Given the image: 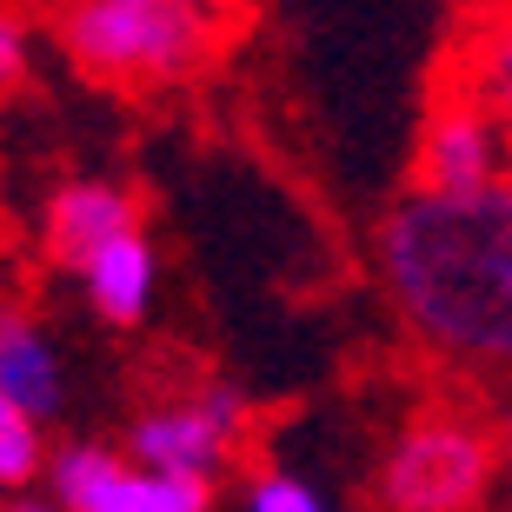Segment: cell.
I'll list each match as a JSON object with an SVG mask.
<instances>
[{
    "mask_svg": "<svg viewBox=\"0 0 512 512\" xmlns=\"http://www.w3.org/2000/svg\"><path fill=\"white\" fill-rule=\"evenodd\" d=\"M0 512H67L54 493H40V486H27V493H7L0 499Z\"/></svg>",
    "mask_w": 512,
    "mask_h": 512,
    "instance_id": "5bb4252c",
    "label": "cell"
},
{
    "mask_svg": "<svg viewBox=\"0 0 512 512\" xmlns=\"http://www.w3.org/2000/svg\"><path fill=\"white\" fill-rule=\"evenodd\" d=\"M47 493L67 512H213V486L153 473V466L127 459L120 446H100V439L60 446L47 466Z\"/></svg>",
    "mask_w": 512,
    "mask_h": 512,
    "instance_id": "5b68a950",
    "label": "cell"
},
{
    "mask_svg": "<svg viewBox=\"0 0 512 512\" xmlns=\"http://www.w3.org/2000/svg\"><path fill=\"white\" fill-rule=\"evenodd\" d=\"M459 100H473L512 147V0L473 34V47L459 54Z\"/></svg>",
    "mask_w": 512,
    "mask_h": 512,
    "instance_id": "30bf717a",
    "label": "cell"
},
{
    "mask_svg": "<svg viewBox=\"0 0 512 512\" xmlns=\"http://www.w3.org/2000/svg\"><path fill=\"white\" fill-rule=\"evenodd\" d=\"M120 233H140V207L114 180H67L47 200V253L67 273H80L100 247H114Z\"/></svg>",
    "mask_w": 512,
    "mask_h": 512,
    "instance_id": "52a82bcc",
    "label": "cell"
},
{
    "mask_svg": "<svg viewBox=\"0 0 512 512\" xmlns=\"http://www.w3.org/2000/svg\"><path fill=\"white\" fill-rule=\"evenodd\" d=\"M247 512H333V506H326V493L313 486V479L266 466V473L247 479Z\"/></svg>",
    "mask_w": 512,
    "mask_h": 512,
    "instance_id": "7c38bea8",
    "label": "cell"
},
{
    "mask_svg": "<svg viewBox=\"0 0 512 512\" xmlns=\"http://www.w3.org/2000/svg\"><path fill=\"white\" fill-rule=\"evenodd\" d=\"M60 47L100 80H180L207 60L200 0H67Z\"/></svg>",
    "mask_w": 512,
    "mask_h": 512,
    "instance_id": "7a4b0ae2",
    "label": "cell"
},
{
    "mask_svg": "<svg viewBox=\"0 0 512 512\" xmlns=\"http://www.w3.org/2000/svg\"><path fill=\"white\" fill-rule=\"evenodd\" d=\"M499 433L459 413H426L393 439L380 466V506L386 512H473L499 479Z\"/></svg>",
    "mask_w": 512,
    "mask_h": 512,
    "instance_id": "3957f363",
    "label": "cell"
},
{
    "mask_svg": "<svg viewBox=\"0 0 512 512\" xmlns=\"http://www.w3.org/2000/svg\"><path fill=\"white\" fill-rule=\"evenodd\" d=\"M240 433H247V399H240V386H200L187 399H167V406L133 413L120 453L153 466V473L213 486V479L227 473V459L240 453Z\"/></svg>",
    "mask_w": 512,
    "mask_h": 512,
    "instance_id": "277c9868",
    "label": "cell"
},
{
    "mask_svg": "<svg viewBox=\"0 0 512 512\" xmlns=\"http://www.w3.org/2000/svg\"><path fill=\"white\" fill-rule=\"evenodd\" d=\"M380 280L426 353L512 373V173L479 193H406L380 227Z\"/></svg>",
    "mask_w": 512,
    "mask_h": 512,
    "instance_id": "6da1fadb",
    "label": "cell"
},
{
    "mask_svg": "<svg viewBox=\"0 0 512 512\" xmlns=\"http://www.w3.org/2000/svg\"><path fill=\"white\" fill-rule=\"evenodd\" d=\"M499 173H506V133L459 94L433 107L419 133V193H479Z\"/></svg>",
    "mask_w": 512,
    "mask_h": 512,
    "instance_id": "8992f818",
    "label": "cell"
},
{
    "mask_svg": "<svg viewBox=\"0 0 512 512\" xmlns=\"http://www.w3.org/2000/svg\"><path fill=\"white\" fill-rule=\"evenodd\" d=\"M499 446H506V466H512V413H506V426H499Z\"/></svg>",
    "mask_w": 512,
    "mask_h": 512,
    "instance_id": "9a60e30c",
    "label": "cell"
},
{
    "mask_svg": "<svg viewBox=\"0 0 512 512\" xmlns=\"http://www.w3.org/2000/svg\"><path fill=\"white\" fill-rule=\"evenodd\" d=\"M27 74V27L14 14H0V87H14Z\"/></svg>",
    "mask_w": 512,
    "mask_h": 512,
    "instance_id": "4fadbf2b",
    "label": "cell"
},
{
    "mask_svg": "<svg viewBox=\"0 0 512 512\" xmlns=\"http://www.w3.org/2000/svg\"><path fill=\"white\" fill-rule=\"evenodd\" d=\"M0 393L20 413H34L40 426L60 419L67 406V366H60L54 333L27 313V306H0Z\"/></svg>",
    "mask_w": 512,
    "mask_h": 512,
    "instance_id": "ba28073f",
    "label": "cell"
},
{
    "mask_svg": "<svg viewBox=\"0 0 512 512\" xmlns=\"http://www.w3.org/2000/svg\"><path fill=\"white\" fill-rule=\"evenodd\" d=\"M47 466H54V453H47V426H40L34 413H20L14 399L0 393V493H27V486H40Z\"/></svg>",
    "mask_w": 512,
    "mask_h": 512,
    "instance_id": "8fae6325",
    "label": "cell"
},
{
    "mask_svg": "<svg viewBox=\"0 0 512 512\" xmlns=\"http://www.w3.org/2000/svg\"><path fill=\"white\" fill-rule=\"evenodd\" d=\"M80 286H87V306L107 326H140L153 313V293H160L153 240L147 233H120L114 247H100L94 260L80 266Z\"/></svg>",
    "mask_w": 512,
    "mask_h": 512,
    "instance_id": "9c48e42d",
    "label": "cell"
}]
</instances>
